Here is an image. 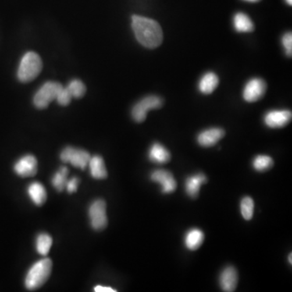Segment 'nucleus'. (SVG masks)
I'll use <instances>...</instances> for the list:
<instances>
[{"mask_svg":"<svg viewBox=\"0 0 292 292\" xmlns=\"http://www.w3.org/2000/svg\"><path fill=\"white\" fill-rule=\"evenodd\" d=\"M15 172L20 177H33L37 174V161L33 155H26L19 158L14 165Z\"/></svg>","mask_w":292,"mask_h":292,"instance_id":"9","label":"nucleus"},{"mask_svg":"<svg viewBox=\"0 0 292 292\" xmlns=\"http://www.w3.org/2000/svg\"><path fill=\"white\" fill-rule=\"evenodd\" d=\"M237 282L238 273L233 266H227L221 273L219 283L223 291H234L236 290Z\"/></svg>","mask_w":292,"mask_h":292,"instance_id":"12","label":"nucleus"},{"mask_svg":"<svg viewBox=\"0 0 292 292\" xmlns=\"http://www.w3.org/2000/svg\"><path fill=\"white\" fill-rule=\"evenodd\" d=\"M64 86L58 82L48 81L43 85L33 97V103L38 109H45L51 101L56 99L57 95Z\"/></svg>","mask_w":292,"mask_h":292,"instance_id":"4","label":"nucleus"},{"mask_svg":"<svg viewBox=\"0 0 292 292\" xmlns=\"http://www.w3.org/2000/svg\"><path fill=\"white\" fill-rule=\"evenodd\" d=\"M242 216L245 220H251L254 212V201L249 197H246L242 199L240 204Z\"/></svg>","mask_w":292,"mask_h":292,"instance_id":"24","label":"nucleus"},{"mask_svg":"<svg viewBox=\"0 0 292 292\" xmlns=\"http://www.w3.org/2000/svg\"><path fill=\"white\" fill-rule=\"evenodd\" d=\"M207 182V178L203 173L197 174V175H192L187 178L185 183V189L186 193L189 197L195 198L198 196L199 190L201 184Z\"/></svg>","mask_w":292,"mask_h":292,"instance_id":"14","label":"nucleus"},{"mask_svg":"<svg viewBox=\"0 0 292 292\" xmlns=\"http://www.w3.org/2000/svg\"><path fill=\"white\" fill-rule=\"evenodd\" d=\"M253 168L258 172H265L270 169L274 165V161L269 156L258 155L253 162Z\"/></svg>","mask_w":292,"mask_h":292,"instance_id":"23","label":"nucleus"},{"mask_svg":"<svg viewBox=\"0 0 292 292\" xmlns=\"http://www.w3.org/2000/svg\"><path fill=\"white\" fill-rule=\"evenodd\" d=\"M41 68L43 62L37 53H26L19 64L17 72L18 78L24 83L32 81L38 76Z\"/></svg>","mask_w":292,"mask_h":292,"instance_id":"3","label":"nucleus"},{"mask_svg":"<svg viewBox=\"0 0 292 292\" xmlns=\"http://www.w3.org/2000/svg\"><path fill=\"white\" fill-rule=\"evenodd\" d=\"M204 233L199 229H191L185 236V245L189 250H197L204 241Z\"/></svg>","mask_w":292,"mask_h":292,"instance_id":"20","label":"nucleus"},{"mask_svg":"<svg viewBox=\"0 0 292 292\" xmlns=\"http://www.w3.org/2000/svg\"><path fill=\"white\" fill-rule=\"evenodd\" d=\"M52 261L50 258H43L33 264L26 277V288L33 290L41 287L51 275Z\"/></svg>","mask_w":292,"mask_h":292,"instance_id":"2","label":"nucleus"},{"mask_svg":"<svg viewBox=\"0 0 292 292\" xmlns=\"http://www.w3.org/2000/svg\"><path fill=\"white\" fill-rule=\"evenodd\" d=\"M286 2L289 4V5H291L292 4V0H286Z\"/></svg>","mask_w":292,"mask_h":292,"instance_id":"32","label":"nucleus"},{"mask_svg":"<svg viewBox=\"0 0 292 292\" xmlns=\"http://www.w3.org/2000/svg\"><path fill=\"white\" fill-rule=\"evenodd\" d=\"M78 184H79V179L76 177L72 178L70 180H68L66 183L67 191L69 193H73L77 190Z\"/></svg>","mask_w":292,"mask_h":292,"instance_id":"28","label":"nucleus"},{"mask_svg":"<svg viewBox=\"0 0 292 292\" xmlns=\"http://www.w3.org/2000/svg\"><path fill=\"white\" fill-rule=\"evenodd\" d=\"M89 216L92 227L96 231H101L107 227L108 220L107 216V204L103 200H96L89 208Z\"/></svg>","mask_w":292,"mask_h":292,"instance_id":"7","label":"nucleus"},{"mask_svg":"<svg viewBox=\"0 0 292 292\" xmlns=\"http://www.w3.org/2000/svg\"><path fill=\"white\" fill-rule=\"evenodd\" d=\"M90 158H91L90 154L86 150L73 147H66L60 154L62 162L70 163L75 168H80L81 170H85L87 168Z\"/></svg>","mask_w":292,"mask_h":292,"instance_id":"6","label":"nucleus"},{"mask_svg":"<svg viewBox=\"0 0 292 292\" xmlns=\"http://www.w3.org/2000/svg\"><path fill=\"white\" fill-rule=\"evenodd\" d=\"M162 104L163 100L158 96H147L134 106L132 111V116L136 122L141 123L145 120L149 111L158 109L162 107Z\"/></svg>","mask_w":292,"mask_h":292,"instance_id":"5","label":"nucleus"},{"mask_svg":"<svg viewBox=\"0 0 292 292\" xmlns=\"http://www.w3.org/2000/svg\"><path fill=\"white\" fill-rule=\"evenodd\" d=\"M72 96L68 88L62 87V90L59 91L56 97L57 101L61 106H68L70 103Z\"/></svg>","mask_w":292,"mask_h":292,"instance_id":"26","label":"nucleus"},{"mask_svg":"<svg viewBox=\"0 0 292 292\" xmlns=\"http://www.w3.org/2000/svg\"><path fill=\"white\" fill-rule=\"evenodd\" d=\"M68 90L70 92L72 97H81L86 94V88L83 82L80 80H73L69 83L68 87Z\"/></svg>","mask_w":292,"mask_h":292,"instance_id":"25","label":"nucleus"},{"mask_svg":"<svg viewBox=\"0 0 292 292\" xmlns=\"http://www.w3.org/2000/svg\"><path fill=\"white\" fill-rule=\"evenodd\" d=\"M218 76L214 72H207L199 82V90L204 94H212L218 86Z\"/></svg>","mask_w":292,"mask_h":292,"instance_id":"19","label":"nucleus"},{"mask_svg":"<svg viewBox=\"0 0 292 292\" xmlns=\"http://www.w3.org/2000/svg\"><path fill=\"white\" fill-rule=\"evenodd\" d=\"M69 170L67 166H62L52 178V185L58 192H62L66 187Z\"/></svg>","mask_w":292,"mask_h":292,"instance_id":"22","label":"nucleus"},{"mask_svg":"<svg viewBox=\"0 0 292 292\" xmlns=\"http://www.w3.org/2000/svg\"><path fill=\"white\" fill-rule=\"evenodd\" d=\"M150 161L158 164H164L169 162L171 154L169 151L159 143H154L149 152Z\"/></svg>","mask_w":292,"mask_h":292,"instance_id":"16","label":"nucleus"},{"mask_svg":"<svg viewBox=\"0 0 292 292\" xmlns=\"http://www.w3.org/2000/svg\"><path fill=\"white\" fill-rule=\"evenodd\" d=\"M234 28L239 33H250L254 30V24L243 12H237L233 18Z\"/></svg>","mask_w":292,"mask_h":292,"instance_id":"18","label":"nucleus"},{"mask_svg":"<svg viewBox=\"0 0 292 292\" xmlns=\"http://www.w3.org/2000/svg\"><path fill=\"white\" fill-rule=\"evenodd\" d=\"M291 116V112L287 110L269 111L265 115V123L272 129H279L288 124Z\"/></svg>","mask_w":292,"mask_h":292,"instance_id":"10","label":"nucleus"},{"mask_svg":"<svg viewBox=\"0 0 292 292\" xmlns=\"http://www.w3.org/2000/svg\"><path fill=\"white\" fill-rule=\"evenodd\" d=\"M225 136V131L218 128L207 129L199 134L197 141L203 147L214 145Z\"/></svg>","mask_w":292,"mask_h":292,"instance_id":"13","label":"nucleus"},{"mask_svg":"<svg viewBox=\"0 0 292 292\" xmlns=\"http://www.w3.org/2000/svg\"><path fill=\"white\" fill-rule=\"evenodd\" d=\"M151 179L156 183H159L162 187L163 193H172L177 187V183L171 172L165 170H158L151 174Z\"/></svg>","mask_w":292,"mask_h":292,"instance_id":"11","label":"nucleus"},{"mask_svg":"<svg viewBox=\"0 0 292 292\" xmlns=\"http://www.w3.org/2000/svg\"><path fill=\"white\" fill-rule=\"evenodd\" d=\"M291 257H292V254L291 253H290V255L288 256V261L289 262H290V264H291L292 263Z\"/></svg>","mask_w":292,"mask_h":292,"instance_id":"30","label":"nucleus"},{"mask_svg":"<svg viewBox=\"0 0 292 292\" xmlns=\"http://www.w3.org/2000/svg\"><path fill=\"white\" fill-rule=\"evenodd\" d=\"M52 238L48 234L41 233L38 235L36 240V249L40 255L46 257L52 246Z\"/></svg>","mask_w":292,"mask_h":292,"instance_id":"21","label":"nucleus"},{"mask_svg":"<svg viewBox=\"0 0 292 292\" xmlns=\"http://www.w3.org/2000/svg\"><path fill=\"white\" fill-rule=\"evenodd\" d=\"M245 1H247V2L256 3L259 2L260 0H245Z\"/></svg>","mask_w":292,"mask_h":292,"instance_id":"31","label":"nucleus"},{"mask_svg":"<svg viewBox=\"0 0 292 292\" xmlns=\"http://www.w3.org/2000/svg\"><path fill=\"white\" fill-rule=\"evenodd\" d=\"M94 291L96 292H115L116 290L115 289L111 288L109 286H95L94 287Z\"/></svg>","mask_w":292,"mask_h":292,"instance_id":"29","label":"nucleus"},{"mask_svg":"<svg viewBox=\"0 0 292 292\" xmlns=\"http://www.w3.org/2000/svg\"><path fill=\"white\" fill-rule=\"evenodd\" d=\"M266 91V83L261 78H253L246 84L243 97L246 101L254 102L261 99Z\"/></svg>","mask_w":292,"mask_h":292,"instance_id":"8","label":"nucleus"},{"mask_svg":"<svg viewBox=\"0 0 292 292\" xmlns=\"http://www.w3.org/2000/svg\"><path fill=\"white\" fill-rule=\"evenodd\" d=\"M282 43L285 49L287 56L291 57L292 54V35L290 32H287L285 33L283 37H282Z\"/></svg>","mask_w":292,"mask_h":292,"instance_id":"27","label":"nucleus"},{"mask_svg":"<svg viewBox=\"0 0 292 292\" xmlns=\"http://www.w3.org/2000/svg\"><path fill=\"white\" fill-rule=\"evenodd\" d=\"M28 194L36 205L41 206L47 201L45 187L38 182H33L28 187Z\"/></svg>","mask_w":292,"mask_h":292,"instance_id":"17","label":"nucleus"},{"mask_svg":"<svg viewBox=\"0 0 292 292\" xmlns=\"http://www.w3.org/2000/svg\"><path fill=\"white\" fill-rule=\"evenodd\" d=\"M132 26L137 41L149 49L159 47L163 41V33L158 22L150 18L133 16Z\"/></svg>","mask_w":292,"mask_h":292,"instance_id":"1","label":"nucleus"},{"mask_svg":"<svg viewBox=\"0 0 292 292\" xmlns=\"http://www.w3.org/2000/svg\"><path fill=\"white\" fill-rule=\"evenodd\" d=\"M90 175L96 179H104L107 177V171L101 156L95 155L90 158L89 162Z\"/></svg>","mask_w":292,"mask_h":292,"instance_id":"15","label":"nucleus"}]
</instances>
